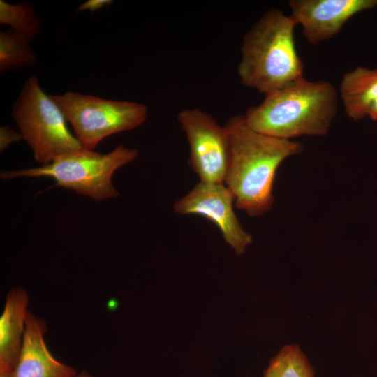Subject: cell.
Segmentation results:
<instances>
[{"instance_id": "6da1fadb", "label": "cell", "mask_w": 377, "mask_h": 377, "mask_svg": "<svg viewBox=\"0 0 377 377\" xmlns=\"http://www.w3.org/2000/svg\"><path fill=\"white\" fill-rule=\"evenodd\" d=\"M224 126L230 148L224 184L232 193L237 208L249 216H260L272 208L279 167L288 157L300 154L303 146L253 130L244 115L233 117Z\"/></svg>"}, {"instance_id": "7a4b0ae2", "label": "cell", "mask_w": 377, "mask_h": 377, "mask_svg": "<svg viewBox=\"0 0 377 377\" xmlns=\"http://www.w3.org/2000/svg\"><path fill=\"white\" fill-rule=\"evenodd\" d=\"M338 94L330 82L304 77L265 95L258 105L243 114L253 130L291 140L302 135H325L337 112Z\"/></svg>"}, {"instance_id": "3957f363", "label": "cell", "mask_w": 377, "mask_h": 377, "mask_svg": "<svg viewBox=\"0 0 377 377\" xmlns=\"http://www.w3.org/2000/svg\"><path fill=\"white\" fill-rule=\"evenodd\" d=\"M297 23L281 10H267L246 32L237 72L245 86L265 96L304 77L294 38Z\"/></svg>"}, {"instance_id": "277c9868", "label": "cell", "mask_w": 377, "mask_h": 377, "mask_svg": "<svg viewBox=\"0 0 377 377\" xmlns=\"http://www.w3.org/2000/svg\"><path fill=\"white\" fill-rule=\"evenodd\" d=\"M138 155L137 149L123 145L107 154L82 148L60 156L46 165L3 171L1 178L50 177L54 180V186L72 189L78 194L102 200L119 195L112 184V176L118 168L135 160Z\"/></svg>"}, {"instance_id": "5b68a950", "label": "cell", "mask_w": 377, "mask_h": 377, "mask_svg": "<svg viewBox=\"0 0 377 377\" xmlns=\"http://www.w3.org/2000/svg\"><path fill=\"white\" fill-rule=\"evenodd\" d=\"M12 114L22 139L42 165L83 148L69 131L61 110L41 89L36 75L25 81L13 104Z\"/></svg>"}, {"instance_id": "8992f818", "label": "cell", "mask_w": 377, "mask_h": 377, "mask_svg": "<svg viewBox=\"0 0 377 377\" xmlns=\"http://www.w3.org/2000/svg\"><path fill=\"white\" fill-rule=\"evenodd\" d=\"M83 148L94 150L109 135L133 129L148 114L142 103L113 101L77 92L51 95Z\"/></svg>"}, {"instance_id": "52a82bcc", "label": "cell", "mask_w": 377, "mask_h": 377, "mask_svg": "<svg viewBox=\"0 0 377 377\" xmlns=\"http://www.w3.org/2000/svg\"><path fill=\"white\" fill-rule=\"evenodd\" d=\"M177 119L189 144L188 163L200 182L224 183L230 153L225 126L199 108L182 110Z\"/></svg>"}, {"instance_id": "ba28073f", "label": "cell", "mask_w": 377, "mask_h": 377, "mask_svg": "<svg viewBox=\"0 0 377 377\" xmlns=\"http://www.w3.org/2000/svg\"><path fill=\"white\" fill-rule=\"evenodd\" d=\"M234 202L235 197L224 183L200 182L188 193L175 201L173 209L179 214H195L209 220L236 254L241 255L252 243L253 237L237 218Z\"/></svg>"}, {"instance_id": "9c48e42d", "label": "cell", "mask_w": 377, "mask_h": 377, "mask_svg": "<svg viewBox=\"0 0 377 377\" xmlns=\"http://www.w3.org/2000/svg\"><path fill=\"white\" fill-rule=\"evenodd\" d=\"M288 3L304 38L318 45L338 34L355 15L376 7L377 0H290Z\"/></svg>"}, {"instance_id": "30bf717a", "label": "cell", "mask_w": 377, "mask_h": 377, "mask_svg": "<svg viewBox=\"0 0 377 377\" xmlns=\"http://www.w3.org/2000/svg\"><path fill=\"white\" fill-rule=\"evenodd\" d=\"M46 323L28 311L21 352L12 377H75L77 371L58 361L48 350Z\"/></svg>"}, {"instance_id": "8fae6325", "label": "cell", "mask_w": 377, "mask_h": 377, "mask_svg": "<svg viewBox=\"0 0 377 377\" xmlns=\"http://www.w3.org/2000/svg\"><path fill=\"white\" fill-rule=\"evenodd\" d=\"M29 303L27 291L20 287L7 293L0 317V372L13 373L17 362L25 332Z\"/></svg>"}, {"instance_id": "7c38bea8", "label": "cell", "mask_w": 377, "mask_h": 377, "mask_svg": "<svg viewBox=\"0 0 377 377\" xmlns=\"http://www.w3.org/2000/svg\"><path fill=\"white\" fill-rule=\"evenodd\" d=\"M339 95L348 117L358 121L367 117L377 98V68L357 66L345 73L339 84Z\"/></svg>"}, {"instance_id": "4fadbf2b", "label": "cell", "mask_w": 377, "mask_h": 377, "mask_svg": "<svg viewBox=\"0 0 377 377\" xmlns=\"http://www.w3.org/2000/svg\"><path fill=\"white\" fill-rule=\"evenodd\" d=\"M28 36L9 29L0 32V71H6L36 64V56Z\"/></svg>"}, {"instance_id": "5bb4252c", "label": "cell", "mask_w": 377, "mask_h": 377, "mask_svg": "<svg viewBox=\"0 0 377 377\" xmlns=\"http://www.w3.org/2000/svg\"><path fill=\"white\" fill-rule=\"evenodd\" d=\"M263 377H314V371L300 348L288 345L272 359Z\"/></svg>"}, {"instance_id": "9a60e30c", "label": "cell", "mask_w": 377, "mask_h": 377, "mask_svg": "<svg viewBox=\"0 0 377 377\" xmlns=\"http://www.w3.org/2000/svg\"><path fill=\"white\" fill-rule=\"evenodd\" d=\"M0 23L33 40L40 31V22L32 5L27 2L12 4L0 1Z\"/></svg>"}, {"instance_id": "2e32d148", "label": "cell", "mask_w": 377, "mask_h": 377, "mask_svg": "<svg viewBox=\"0 0 377 377\" xmlns=\"http://www.w3.org/2000/svg\"><path fill=\"white\" fill-rule=\"evenodd\" d=\"M22 139L20 132H16L8 126L0 128V149L4 151L10 145Z\"/></svg>"}, {"instance_id": "e0dca14e", "label": "cell", "mask_w": 377, "mask_h": 377, "mask_svg": "<svg viewBox=\"0 0 377 377\" xmlns=\"http://www.w3.org/2000/svg\"><path fill=\"white\" fill-rule=\"evenodd\" d=\"M112 2L110 0H89L81 4L77 10L79 11L90 10L94 12L109 5Z\"/></svg>"}, {"instance_id": "ac0fdd59", "label": "cell", "mask_w": 377, "mask_h": 377, "mask_svg": "<svg viewBox=\"0 0 377 377\" xmlns=\"http://www.w3.org/2000/svg\"><path fill=\"white\" fill-rule=\"evenodd\" d=\"M367 117L373 121H377V98L371 103Z\"/></svg>"}, {"instance_id": "d6986e66", "label": "cell", "mask_w": 377, "mask_h": 377, "mask_svg": "<svg viewBox=\"0 0 377 377\" xmlns=\"http://www.w3.org/2000/svg\"><path fill=\"white\" fill-rule=\"evenodd\" d=\"M75 377H94L89 374L87 371L82 370L80 374H77Z\"/></svg>"}]
</instances>
